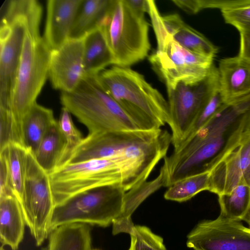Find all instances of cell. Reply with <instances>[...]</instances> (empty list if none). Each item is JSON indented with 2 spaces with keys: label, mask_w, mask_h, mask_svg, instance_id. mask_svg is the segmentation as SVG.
<instances>
[{
  "label": "cell",
  "mask_w": 250,
  "mask_h": 250,
  "mask_svg": "<svg viewBox=\"0 0 250 250\" xmlns=\"http://www.w3.org/2000/svg\"><path fill=\"white\" fill-rule=\"evenodd\" d=\"M49 176L56 205L93 188L115 184L122 186L123 166L116 157L93 159L65 164Z\"/></svg>",
  "instance_id": "cell-9"
},
{
  "label": "cell",
  "mask_w": 250,
  "mask_h": 250,
  "mask_svg": "<svg viewBox=\"0 0 250 250\" xmlns=\"http://www.w3.org/2000/svg\"><path fill=\"white\" fill-rule=\"evenodd\" d=\"M173 39L188 51L214 59L218 48L203 34L185 24L173 36Z\"/></svg>",
  "instance_id": "cell-27"
},
{
  "label": "cell",
  "mask_w": 250,
  "mask_h": 250,
  "mask_svg": "<svg viewBox=\"0 0 250 250\" xmlns=\"http://www.w3.org/2000/svg\"><path fill=\"white\" fill-rule=\"evenodd\" d=\"M65 148V140L57 121L48 130L33 154L39 165L49 174L62 165Z\"/></svg>",
  "instance_id": "cell-22"
},
{
  "label": "cell",
  "mask_w": 250,
  "mask_h": 250,
  "mask_svg": "<svg viewBox=\"0 0 250 250\" xmlns=\"http://www.w3.org/2000/svg\"><path fill=\"white\" fill-rule=\"evenodd\" d=\"M194 250H250V227L221 215L199 223L188 235Z\"/></svg>",
  "instance_id": "cell-12"
},
{
  "label": "cell",
  "mask_w": 250,
  "mask_h": 250,
  "mask_svg": "<svg viewBox=\"0 0 250 250\" xmlns=\"http://www.w3.org/2000/svg\"><path fill=\"white\" fill-rule=\"evenodd\" d=\"M240 49L238 55L250 60V29L239 31Z\"/></svg>",
  "instance_id": "cell-35"
},
{
  "label": "cell",
  "mask_w": 250,
  "mask_h": 250,
  "mask_svg": "<svg viewBox=\"0 0 250 250\" xmlns=\"http://www.w3.org/2000/svg\"><path fill=\"white\" fill-rule=\"evenodd\" d=\"M209 176L210 171H208L179 180L168 187L164 197L178 202L188 201L199 192L208 190Z\"/></svg>",
  "instance_id": "cell-26"
},
{
  "label": "cell",
  "mask_w": 250,
  "mask_h": 250,
  "mask_svg": "<svg viewBox=\"0 0 250 250\" xmlns=\"http://www.w3.org/2000/svg\"><path fill=\"white\" fill-rule=\"evenodd\" d=\"M220 214L237 221L248 222L250 216V187L239 185L229 193L218 195Z\"/></svg>",
  "instance_id": "cell-25"
},
{
  "label": "cell",
  "mask_w": 250,
  "mask_h": 250,
  "mask_svg": "<svg viewBox=\"0 0 250 250\" xmlns=\"http://www.w3.org/2000/svg\"><path fill=\"white\" fill-rule=\"evenodd\" d=\"M148 59L166 87L200 81L208 75L213 65V59L188 51L173 38L162 50H157Z\"/></svg>",
  "instance_id": "cell-11"
},
{
  "label": "cell",
  "mask_w": 250,
  "mask_h": 250,
  "mask_svg": "<svg viewBox=\"0 0 250 250\" xmlns=\"http://www.w3.org/2000/svg\"><path fill=\"white\" fill-rule=\"evenodd\" d=\"M225 22L239 31L250 29V0H235L221 10Z\"/></svg>",
  "instance_id": "cell-30"
},
{
  "label": "cell",
  "mask_w": 250,
  "mask_h": 250,
  "mask_svg": "<svg viewBox=\"0 0 250 250\" xmlns=\"http://www.w3.org/2000/svg\"><path fill=\"white\" fill-rule=\"evenodd\" d=\"M129 234L131 241L128 250H167L163 238L146 226L134 225Z\"/></svg>",
  "instance_id": "cell-28"
},
{
  "label": "cell",
  "mask_w": 250,
  "mask_h": 250,
  "mask_svg": "<svg viewBox=\"0 0 250 250\" xmlns=\"http://www.w3.org/2000/svg\"><path fill=\"white\" fill-rule=\"evenodd\" d=\"M21 205L26 225L37 246L49 235V225L55 206L49 174L27 151Z\"/></svg>",
  "instance_id": "cell-10"
},
{
  "label": "cell",
  "mask_w": 250,
  "mask_h": 250,
  "mask_svg": "<svg viewBox=\"0 0 250 250\" xmlns=\"http://www.w3.org/2000/svg\"><path fill=\"white\" fill-rule=\"evenodd\" d=\"M60 101L89 134L141 130L105 90L97 75L85 76L73 91L62 92Z\"/></svg>",
  "instance_id": "cell-4"
},
{
  "label": "cell",
  "mask_w": 250,
  "mask_h": 250,
  "mask_svg": "<svg viewBox=\"0 0 250 250\" xmlns=\"http://www.w3.org/2000/svg\"><path fill=\"white\" fill-rule=\"evenodd\" d=\"M84 38H69L51 51L48 77L52 87L71 92L85 76L83 66Z\"/></svg>",
  "instance_id": "cell-13"
},
{
  "label": "cell",
  "mask_w": 250,
  "mask_h": 250,
  "mask_svg": "<svg viewBox=\"0 0 250 250\" xmlns=\"http://www.w3.org/2000/svg\"><path fill=\"white\" fill-rule=\"evenodd\" d=\"M111 64L114 58L105 35L101 27L84 38L83 66L86 76H96Z\"/></svg>",
  "instance_id": "cell-20"
},
{
  "label": "cell",
  "mask_w": 250,
  "mask_h": 250,
  "mask_svg": "<svg viewBox=\"0 0 250 250\" xmlns=\"http://www.w3.org/2000/svg\"><path fill=\"white\" fill-rule=\"evenodd\" d=\"M103 30L114 58V65L128 67L144 59L150 49L149 25L126 0H112L102 20Z\"/></svg>",
  "instance_id": "cell-5"
},
{
  "label": "cell",
  "mask_w": 250,
  "mask_h": 250,
  "mask_svg": "<svg viewBox=\"0 0 250 250\" xmlns=\"http://www.w3.org/2000/svg\"><path fill=\"white\" fill-rule=\"evenodd\" d=\"M163 21L167 32L172 37L186 24L177 14L163 16Z\"/></svg>",
  "instance_id": "cell-34"
},
{
  "label": "cell",
  "mask_w": 250,
  "mask_h": 250,
  "mask_svg": "<svg viewBox=\"0 0 250 250\" xmlns=\"http://www.w3.org/2000/svg\"><path fill=\"white\" fill-rule=\"evenodd\" d=\"M58 124L66 142L62 166L66 163L73 150L81 143L83 138L75 125L70 113L64 107L62 109Z\"/></svg>",
  "instance_id": "cell-29"
},
{
  "label": "cell",
  "mask_w": 250,
  "mask_h": 250,
  "mask_svg": "<svg viewBox=\"0 0 250 250\" xmlns=\"http://www.w3.org/2000/svg\"><path fill=\"white\" fill-rule=\"evenodd\" d=\"M0 250H5L3 247V246H2V245L1 246Z\"/></svg>",
  "instance_id": "cell-37"
},
{
  "label": "cell",
  "mask_w": 250,
  "mask_h": 250,
  "mask_svg": "<svg viewBox=\"0 0 250 250\" xmlns=\"http://www.w3.org/2000/svg\"><path fill=\"white\" fill-rule=\"evenodd\" d=\"M172 2L188 14H194L207 8V0H172Z\"/></svg>",
  "instance_id": "cell-33"
},
{
  "label": "cell",
  "mask_w": 250,
  "mask_h": 250,
  "mask_svg": "<svg viewBox=\"0 0 250 250\" xmlns=\"http://www.w3.org/2000/svg\"><path fill=\"white\" fill-rule=\"evenodd\" d=\"M128 5L136 13L144 16L147 11V0H126Z\"/></svg>",
  "instance_id": "cell-36"
},
{
  "label": "cell",
  "mask_w": 250,
  "mask_h": 250,
  "mask_svg": "<svg viewBox=\"0 0 250 250\" xmlns=\"http://www.w3.org/2000/svg\"><path fill=\"white\" fill-rule=\"evenodd\" d=\"M83 0H48L44 36L51 49L59 48L69 39L77 12Z\"/></svg>",
  "instance_id": "cell-15"
},
{
  "label": "cell",
  "mask_w": 250,
  "mask_h": 250,
  "mask_svg": "<svg viewBox=\"0 0 250 250\" xmlns=\"http://www.w3.org/2000/svg\"><path fill=\"white\" fill-rule=\"evenodd\" d=\"M250 133V95L227 104L165 160L173 182L210 171Z\"/></svg>",
  "instance_id": "cell-1"
},
{
  "label": "cell",
  "mask_w": 250,
  "mask_h": 250,
  "mask_svg": "<svg viewBox=\"0 0 250 250\" xmlns=\"http://www.w3.org/2000/svg\"><path fill=\"white\" fill-rule=\"evenodd\" d=\"M31 0H5L0 8V108H10L11 95L27 25Z\"/></svg>",
  "instance_id": "cell-7"
},
{
  "label": "cell",
  "mask_w": 250,
  "mask_h": 250,
  "mask_svg": "<svg viewBox=\"0 0 250 250\" xmlns=\"http://www.w3.org/2000/svg\"><path fill=\"white\" fill-rule=\"evenodd\" d=\"M91 250H100L97 249H91Z\"/></svg>",
  "instance_id": "cell-39"
},
{
  "label": "cell",
  "mask_w": 250,
  "mask_h": 250,
  "mask_svg": "<svg viewBox=\"0 0 250 250\" xmlns=\"http://www.w3.org/2000/svg\"><path fill=\"white\" fill-rule=\"evenodd\" d=\"M219 88L217 68L213 65L208 75L196 82L179 83L167 87L174 149L186 139L190 130L214 92Z\"/></svg>",
  "instance_id": "cell-8"
},
{
  "label": "cell",
  "mask_w": 250,
  "mask_h": 250,
  "mask_svg": "<svg viewBox=\"0 0 250 250\" xmlns=\"http://www.w3.org/2000/svg\"><path fill=\"white\" fill-rule=\"evenodd\" d=\"M90 226L77 223L56 228L48 235L46 250H91Z\"/></svg>",
  "instance_id": "cell-21"
},
{
  "label": "cell",
  "mask_w": 250,
  "mask_h": 250,
  "mask_svg": "<svg viewBox=\"0 0 250 250\" xmlns=\"http://www.w3.org/2000/svg\"><path fill=\"white\" fill-rule=\"evenodd\" d=\"M147 11L151 19L154 31L157 42V50H162L167 42L171 39L166 29L162 16L152 0H147Z\"/></svg>",
  "instance_id": "cell-32"
},
{
  "label": "cell",
  "mask_w": 250,
  "mask_h": 250,
  "mask_svg": "<svg viewBox=\"0 0 250 250\" xmlns=\"http://www.w3.org/2000/svg\"><path fill=\"white\" fill-rule=\"evenodd\" d=\"M165 182V173L161 167L159 175L154 179L146 181L125 192L122 214L112 223L113 234L122 232L129 233L134 226L131 219L132 214L149 195L164 187Z\"/></svg>",
  "instance_id": "cell-18"
},
{
  "label": "cell",
  "mask_w": 250,
  "mask_h": 250,
  "mask_svg": "<svg viewBox=\"0 0 250 250\" xmlns=\"http://www.w3.org/2000/svg\"><path fill=\"white\" fill-rule=\"evenodd\" d=\"M247 223L249 224V225L250 227V217H249V219Z\"/></svg>",
  "instance_id": "cell-38"
},
{
  "label": "cell",
  "mask_w": 250,
  "mask_h": 250,
  "mask_svg": "<svg viewBox=\"0 0 250 250\" xmlns=\"http://www.w3.org/2000/svg\"><path fill=\"white\" fill-rule=\"evenodd\" d=\"M226 104L227 103L225 102L221 95L219 87L201 112L183 143L191 138L216 115Z\"/></svg>",
  "instance_id": "cell-31"
},
{
  "label": "cell",
  "mask_w": 250,
  "mask_h": 250,
  "mask_svg": "<svg viewBox=\"0 0 250 250\" xmlns=\"http://www.w3.org/2000/svg\"><path fill=\"white\" fill-rule=\"evenodd\" d=\"M125 193L121 185H107L79 193L57 204L49 233L60 226L72 223L108 226L122 214Z\"/></svg>",
  "instance_id": "cell-6"
},
{
  "label": "cell",
  "mask_w": 250,
  "mask_h": 250,
  "mask_svg": "<svg viewBox=\"0 0 250 250\" xmlns=\"http://www.w3.org/2000/svg\"><path fill=\"white\" fill-rule=\"evenodd\" d=\"M241 184L250 187V133L210 171L208 191L219 195Z\"/></svg>",
  "instance_id": "cell-14"
},
{
  "label": "cell",
  "mask_w": 250,
  "mask_h": 250,
  "mask_svg": "<svg viewBox=\"0 0 250 250\" xmlns=\"http://www.w3.org/2000/svg\"><path fill=\"white\" fill-rule=\"evenodd\" d=\"M217 69L219 90L226 103L250 95V60L239 55L223 59Z\"/></svg>",
  "instance_id": "cell-16"
},
{
  "label": "cell",
  "mask_w": 250,
  "mask_h": 250,
  "mask_svg": "<svg viewBox=\"0 0 250 250\" xmlns=\"http://www.w3.org/2000/svg\"><path fill=\"white\" fill-rule=\"evenodd\" d=\"M26 225L21 205L12 191L0 193V239L1 245L17 250Z\"/></svg>",
  "instance_id": "cell-17"
},
{
  "label": "cell",
  "mask_w": 250,
  "mask_h": 250,
  "mask_svg": "<svg viewBox=\"0 0 250 250\" xmlns=\"http://www.w3.org/2000/svg\"><path fill=\"white\" fill-rule=\"evenodd\" d=\"M56 122L51 109L36 102L22 121L23 146L34 153L46 133Z\"/></svg>",
  "instance_id": "cell-19"
},
{
  "label": "cell",
  "mask_w": 250,
  "mask_h": 250,
  "mask_svg": "<svg viewBox=\"0 0 250 250\" xmlns=\"http://www.w3.org/2000/svg\"><path fill=\"white\" fill-rule=\"evenodd\" d=\"M97 78L141 130L158 129L168 124V102L142 74L128 67L115 65L102 71Z\"/></svg>",
  "instance_id": "cell-2"
},
{
  "label": "cell",
  "mask_w": 250,
  "mask_h": 250,
  "mask_svg": "<svg viewBox=\"0 0 250 250\" xmlns=\"http://www.w3.org/2000/svg\"><path fill=\"white\" fill-rule=\"evenodd\" d=\"M112 0H83L77 12L69 38H83L100 27Z\"/></svg>",
  "instance_id": "cell-23"
},
{
  "label": "cell",
  "mask_w": 250,
  "mask_h": 250,
  "mask_svg": "<svg viewBox=\"0 0 250 250\" xmlns=\"http://www.w3.org/2000/svg\"><path fill=\"white\" fill-rule=\"evenodd\" d=\"M28 150L22 145L11 143L0 150L5 164L10 189L21 203Z\"/></svg>",
  "instance_id": "cell-24"
},
{
  "label": "cell",
  "mask_w": 250,
  "mask_h": 250,
  "mask_svg": "<svg viewBox=\"0 0 250 250\" xmlns=\"http://www.w3.org/2000/svg\"><path fill=\"white\" fill-rule=\"evenodd\" d=\"M42 15L35 11L27 15V29L11 92V112L21 137L22 119L36 102L48 77L51 50L40 34Z\"/></svg>",
  "instance_id": "cell-3"
}]
</instances>
